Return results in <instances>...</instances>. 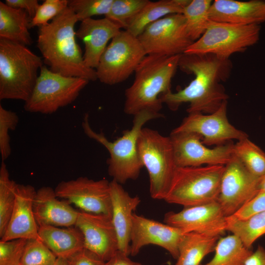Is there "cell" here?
Wrapping results in <instances>:
<instances>
[{"label":"cell","mask_w":265,"mask_h":265,"mask_svg":"<svg viewBox=\"0 0 265 265\" xmlns=\"http://www.w3.org/2000/svg\"><path fill=\"white\" fill-rule=\"evenodd\" d=\"M81 231L84 247L106 262L119 250L118 240L111 217L79 211L75 225Z\"/></svg>","instance_id":"ac0fdd59"},{"label":"cell","mask_w":265,"mask_h":265,"mask_svg":"<svg viewBox=\"0 0 265 265\" xmlns=\"http://www.w3.org/2000/svg\"><path fill=\"white\" fill-rule=\"evenodd\" d=\"M68 0H45L40 4L31 19L29 28L48 24L68 7Z\"/></svg>","instance_id":"8d00e7d4"},{"label":"cell","mask_w":265,"mask_h":265,"mask_svg":"<svg viewBox=\"0 0 265 265\" xmlns=\"http://www.w3.org/2000/svg\"><path fill=\"white\" fill-rule=\"evenodd\" d=\"M86 79L65 77L51 71L43 65L31 95L24 108L29 112L50 114L68 106L79 96L88 84Z\"/></svg>","instance_id":"9c48e42d"},{"label":"cell","mask_w":265,"mask_h":265,"mask_svg":"<svg viewBox=\"0 0 265 265\" xmlns=\"http://www.w3.org/2000/svg\"><path fill=\"white\" fill-rule=\"evenodd\" d=\"M120 29L106 17L100 19L89 18L81 22L76 31V37L84 44L83 57L86 66L96 69L108 41L119 33Z\"/></svg>","instance_id":"ffe728a7"},{"label":"cell","mask_w":265,"mask_h":265,"mask_svg":"<svg viewBox=\"0 0 265 265\" xmlns=\"http://www.w3.org/2000/svg\"><path fill=\"white\" fill-rule=\"evenodd\" d=\"M5 3L11 7L26 11L31 19L40 5L37 0H5Z\"/></svg>","instance_id":"60d3db41"},{"label":"cell","mask_w":265,"mask_h":265,"mask_svg":"<svg viewBox=\"0 0 265 265\" xmlns=\"http://www.w3.org/2000/svg\"><path fill=\"white\" fill-rule=\"evenodd\" d=\"M31 18L26 11L0 1V38L26 46L32 44L28 31Z\"/></svg>","instance_id":"484cf974"},{"label":"cell","mask_w":265,"mask_h":265,"mask_svg":"<svg viewBox=\"0 0 265 265\" xmlns=\"http://www.w3.org/2000/svg\"><path fill=\"white\" fill-rule=\"evenodd\" d=\"M259 189V192H265V175L261 179Z\"/></svg>","instance_id":"f6af8a7d"},{"label":"cell","mask_w":265,"mask_h":265,"mask_svg":"<svg viewBox=\"0 0 265 265\" xmlns=\"http://www.w3.org/2000/svg\"><path fill=\"white\" fill-rule=\"evenodd\" d=\"M36 190L29 185L18 184L15 205L6 231L0 240L15 239H40L33 203Z\"/></svg>","instance_id":"d6986e66"},{"label":"cell","mask_w":265,"mask_h":265,"mask_svg":"<svg viewBox=\"0 0 265 265\" xmlns=\"http://www.w3.org/2000/svg\"><path fill=\"white\" fill-rule=\"evenodd\" d=\"M137 38L147 55H181L194 42L187 34L182 13L170 14L157 21Z\"/></svg>","instance_id":"8fae6325"},{"label":"cell","mask_w":265,"mask_h":265,"mask_svg":"<svg viewBox=\"0 0 265 265\" xmlns=\"http://www.w3.org/2000/svg\"><path fill=\"white\" fill-rule=\"evenodd\" d=\"M67 259L71 265H102L104 262L97 255L85 248Z\"/></svg>","instance_id":"ab89813d"},{"label":"cell","mask_w":265,"mask_h":265,"mask_svg":"<svg viewBox=\"0 0 265 265\" xmlns=\"http://www.w3.org/2000/svg\"><path fill=\"white\" fill-rule=\"evenodd\" d=\"M137 37L121 30L107 45L95 69L98 80L112 85L128 79L146 55Z\"/></svg>","instance_id":"30bf717a"},{"label":"cell","mask_w":265,"mask_h":265,"mask_svg":"<svg viewBox=\"0 0 265 265\" xmlns=\"http://www.w3.org/2000/svg\"><path fill=\"white\" fill-rule=\"evenodd\" d=\"M38 234L41 240L57 258L68 259L84 248L83 235L75 226L41 225Z\"/></svg>","instance_id":"cb8c5ba5"},{"label":"cell","mask_w":265,"mask_h":265,"mask_svg":"<svg viewBox=\"0 0 265 265\" xmlns=\"http://www.w3.org/2000/svg\"><path fill=\"white\" fill-rule=\"evenodd\" d=\"M18 184L10 178L4 161L0 167V238L3 236L8 224L15 202Z\"/></svg>","instance_id":"1f68e13d"},{"label":"cell","mask_w":265,"mask_h":265,"mask_svg":"<svg viewBox=\"0 0 265 265\" xmlns=\"http://www.w3.org/2000/svg\"><path fill=\"white\" fill-rule=\"evenodd\" d=\"M224 165L177 167L167 203L187 207L217 201Z\"/></svg>","instance_id":"8992f818"},{"label":"cell","mask_w":265,"mask_h":265,"mask_svg":"<svg viewBox=\"0 0 265 265\" xmlns=\"http://www.w3.org/2000/svg\"><path fill=\"white\" fill-rule=\"evenodd\" d=\"M261 179L234 155L225 165L217 200L226 217L235 214L259 193Z\"/></svg>","instance_id":"4fadbf2b"},{"label":"cell","mask_w":265,"mask_h":265,"mask_svg":"<svg viewBox=\"0 0 265 265\" xmlns=\"http://www.w3.org/2000/svg\"><path fill=\"white\" fill-rule=\"evenodd\" d=\"M75 13L67 7L48 24L38 27L37 47L52 72L89 81L97 79L95 69L86 66L76 42Z\"/></svg>","instance_id":"7a4b0ae2"},{"label":"cell","mask_w":265,"mask_h":265,"mask_svg":"<svg viewBox=\"0 0 265 265\" xmlns=\"http://www.w3.org/2000/svg\"><path fill=\"white\" fill-rule=\"evenodd\" d=\"M164 223L185 233L193 232L212 237L220 238L227 231V217L217 201L184 207L177 212H168L164 215Z\"/></svg>","instance_id":"2e32d148"},{"label":"cell","mask_w":265,"mask_h":265,"mask_svg":"<svg viewBox=\"0 0 265 265\" xmlns=\"http://www.w3.org/2000/svg\"><path fill=\"white\" fill-rule=\"evenodd\" d=\"M211 0H191L184 8L186 28L190 38L195 42L205 32L210 21L209 10Z\"/></svg>","instance_id":"f546056e"},{"label":"cell","mask_w":265,"mask_h":265,"mask_svg":"<svg viewBox=\"0 0 265 265\" xmlns=\"http://www.w3.org/2000/svg\"><path fill=\"white\" fill-rule=\"evenodd\" d=\"M133 116L132 128L124 131L122 135L113 142L109 141L103 132H96L91 128L88 113H85L82 122L85 134L108 151V173L113 180L121 185L128 180H136L143 167L138 153L137 140L144 124L151 120L163 117L160 112L148 109L142 110Z\"/></svg>","instance_id":"277c9868"},{"label":"cell","mask_w":265,"mask_h":265,"mask_svg":"<svg viewBox=\"0 0 265 265\" xmlns=\"http://www.w3.org/2000/svg\"><path fill=\"white\" fill-rule=\"evenodd\" d=\"M137 150L140 160L148 172L151 197L164 200L177 167L169 136L143 128L137 140Z\"/></svg>","instance_id":"52a82bcc"},{"label":"cell","mask_w":265,"mask_h":265,"mask_svg":"<svg viewBox=\"0 0 265 265\" xmlns=\"http://www.w3.org/2000/svg\"><path fill=\"white\" fill-rule=\"evenodd\" d=\"M232 66L230 59H222L212 54L183 53L180 55L178 68L184 73L194 75V79L183 89L162 94L159 99L172 110L188 103V113H212L228 100L221 82L229 77Z\"/></svg>","instance_id":"6da1fadb"},{"label":"cell","mask_w":265,"mask_h":265,"mask_svg":"<svg viewBox=\"0 0 265 265\" xmlns=\"http://www.w3.org/2000/svg\"><path fill=\"white\" fill-rule=\"evenodd\" d=\"M191 0H149L144 7L129 22L126 30L138 37L151 24L163 17L183 13Z\"/></svg>","instance_id":"d4e9b609"},{"label":"cell","mask_w":265,"mask_h":265,"mask_svg":"<svg viewBox=\"0 0 265 265\" xmlns=\"http://www.w3.org/2000/svg\"><path fill=\"white\" fill-rule=\"evenodd\" d=\"M148 0H113L108 13L105 17L125 29L130 20L148 3Z\"/></svg>","instance_id":"d6a6232c"},{"label":"cell","mask_w":265,"mask_h":265,"mask_svg":"<svg viewBox=\"0 0 265 265\" xmlns=\"http://www.w3.org/2000/svg\"><path fill=\"white\" fill-rule=\"evenodd\" d=\"M263 211H265V192H259L233 215L239 219H245Z\"/></svg>","instance_id":"f35d334b"},{"label":"cell","mask_w":265,"mask_h":265,"mask_svg":"<svg viewBox=\"0 0 265 265\" xmlns=\"http://www.w3.org/2000/svg\"><path fill=\"white\" fill-rule=\"evenodd\" d=\"M211 20L240 25L265 22V0H215L209 10Z\"/></svg>","instance_id":"603a6c76"},{"label":"cell","mask_w":265,"mask_h":265,"mask_svg":"<svg viewBox=\"0 0 265 265\" xmlns=\"http://www.w3.org/2000/svg\"><path fill=\"white\" fill-rule=\"evenodd\" d=\"M43 63L26 46L0 38V100L27 101Z\"/></svg>","instance_id":"5b68a950"},{"label":"cell","mask_w":265,"mask_h":265,"mask_svg":"<svg viewBox=\"0 0 265 265\" xmlns=\"http://www.w3.org/2000/svg\"><path fill=\"white\" fill-rule=\"evenodd\" d=\"M227 101H224L214 112L205 114L201 112L189 113L173 132L196 133L202 137L206 146H219L247 137L244 132L236 128L227 117Z\"/></svg>","instance_id":"9a60e30c"},{"label":"cell","mask_w":265,"mask_h":265,"mask_svg":"<svg viewBox=\"0 0 265 265\" xmlns=\"http://www.w3.org/2000/svg\"><path fill=\"white\" fill-rule=\"evenodd\" d=\"M185 234L179 228L134 213L130 255L135 256L143 247L153 244L164 248L177 260L179 246Z\"/></svg>","instance_id":"e0dca14e"},{"label":"cell","mask_w":265,"mask_h":265,"mask_svg":"<svg viewBox=\"0 0 265 265\" xmlns=\"http://www.w3.org/2000/svg\"><path fill=\"white\" fill-rule=\"evenodd\" d=\"M59 198L80 211L112 218L110 182L106 179L94 180L85 177L62 181L54 188Z\"/></svg>","instance_id":"7c38bea8"},{"label":"cell","mask_w":265,"mask_h":265,"mask_svg":"<svg viewBox=\"0 0 265 265\" xmlns=\"http://www.w3.org/2000/svg\"><path fill=\"white\" fill-rule=\"evenodd\" d=\"M219 238L193 232L185 234L179 246V256L175 265H200L204 258L214 251Z\"/></svg>","instance_id":"4316f807"},{"label":"cell","mask_w":265,"mask_h":265,"mask_svg":"<svg viewBox=\"0 0 265 265\" xmlns=\"http://www.w3.org/2000/svg\"><path fill=\"white\" fill-rule=\"evenodd\" d=\"M53 265H71L67 259L57 258Z\"/></svg>","instance_id":"ee69618b"},{"label":"cell","mask_w":265,"mask_h":265,"mask_svg":"<svg viewBox=\"0 0 265 265\" xmlns=\"http://www.w3.org/2000/svg\"><path fill=\"white\" fill-rule=\"evenodd\" d=\"M234 154L253 175L260 178L265 175V152L248 137L234 144Z\"/></svg>","instance_id":"4dcf8cb0"},{"label":"cell","mask_w":265,"mask_h":265,"mask_svg":"<svg viewBox=\"0 0 265 265\" xmlns=\"http://www.w3.org/2000/svg\"><path fill=\"white\" fill-rule=\"evenodd\" d=\"M33 209L38 226H73L79 213L67 201L58 197L54 189L50 186H43L36 190Z\"/></svg>","instance_id":"44dd1931"},{"label":"cell","mask_w":265,"mask_h":265,"mask_svg":"<svg viewBox=\"0 0 265 265\" xmlns=\"http://www.w3.org/2000/svg\"><path fill=\"white\" fill-rule=\"evenodd\" d=\"M260 31L258 25H240L210 20L204 33L184 53L212 54L229 59L232 54L243 52L256 44Z\"/></svg>","instance_id":"ba28073f"},{"label":"cell","mask_w":265,"mask_h":265,"mask_svg":"<svg viewBox=\"0 0 265 265\" xmlns=\"http://www.w3.org/2000/svg\"><path fill=\"white\" fill-rule=\"evenodd\" d=\"M19 121V118L16 112L7 110L0 105V153L3 161L11 153L9 132L16 129Z\"/></svg>","instance_id":"d590c367"},{"label":"cell","mask_w":265,"mask_h":265,"mask_svg":"<svg viewBox=\"0 0 265 265\" xmlns=\"http://www.w3.org/2000/svg\"><path fill=\"white\" fill-rule=\"evenodd\" d=\"M113 0H69V7L76 14L79 21L92 18L94 16L108 13Z\"/></svg>","instance_id":"e575fe53"},{"label":"cell","mask_w":265,"mask_h":265,"mask_svg":"<svg viewBox=\"0 0 265 265\" xmlns=\"http://www.w3.org/2000/svg\"><path fill=\"white\" fill-rule=\"evenodd\" d=\"M244 265H265V249L258 245L255 251L246 260Z\"/></svg>","instance_id":"7bdbcfd3"},{"label":"cell","mask_w":265,"mask_h":265,"mask_svg":"<svg viewBox=\"0 0 265 265\" xmlns=\"http://www.w3.org/2000/svg\"><path fill=\"white\" fill-rule=\"evenodd\" d=\"M110 187L111 218L118 238L119 250L129 255L133 212L141 200L137 196H131L121 184L113 180L110 182Z\"/></svg>","instance_id":"7402d4cb"},{"label":"cell","mask_w":265,"mask_h":265,"mask_svg":"<svg viewBox=\"0 0 265 265\" xmlns=\"http://www.w3.org/2000/svg\"><path fill=\"white\" fill-rule=\"evenodd\" d=\"M178 167L226 165L233 158L231 141L210 148L202 142L201 135L190 132H171L169 135Z\"/></svg>","instance_id":"5bb4252c"},{"label":"cell","mask_w":265,"mask_h":265,"mask_svg":"<svg viewBox=\"0 0 265 265\" xmlns=\"http://www.w3.org/2000/svg\"><path fill=\"white\" fill-rule=\"evenodd\" d=\"M57 257L40 239H28L21 265H53Z\"/></svg>","instance_id":"836d02e7"},{"label":"cell","mask_w":265,"mask_h":265,"mask_svg":"<svg viewBox=\"0 0 265 265\" xmlns=\"http://www.w3.org/2000/svg\"><path fill=\"white\" fill-rule=\"evenodd\" d=\"M181 55L145 56L135 71L132 83L125 90V113L134 115L144 109L159 112L162 104L159 96L171 91Z\"/></svg>","instance_id":"3957f363"},{"label":"cell","mask_w":265,"mask_h":265,"mask_svg":"<svg viewBox=\"0 0 265 265\" xmlns=\"http://www.w3.org/2000/svg\"><path fill=\"white\" fill-rule=\"evenodd\" d=\"M128 256L118 250L110 259L104 262L102 265H142L139 263L132 261Z\"/></svg>","instance_id":"b9f144b4"},{"label":"cell","mask_w":265,"mask_h":265,"mask_svg":"<svg viewBox=\"0 0 265 265\" xmlns=\"http://www.w3.org/2000/svg\"><path fill=\"white\" fill-rule=\"evenodd\" d=\"M212 260L200 265H244L253 250L246 247L236 236L220 238L218 240Z\"/></svg>","instance_id":"f1b7e54d"},{"label":"cell","mask_w":265,"mask_h":265,"mask_svg":"<svg viewBox=\"0 0 265 265\" xmlns=\"http://www.w3.org/2000/svg\"><path fill=\"white\" fill-rule=\"evenodd\" d=\"M27 240L20 238L0 240V265H21Z\"/></svg>","instance_id":"74e56055"},{"label":"cell","mask_w":265,"mask_h":265,"mask_svg":"<svg viewBox=\"0 0 265 265\" xmlns=\"http://www.w3.org/2000/svg\"><path fill=\"white\" fill-rule=\"evenodd\" d=\"M226 230L237 237L246 247L252 249L254 243L265 235V211L245 219L227 217Z\"/></svg>","instance_id":"83f0119b"}]
</instances>
